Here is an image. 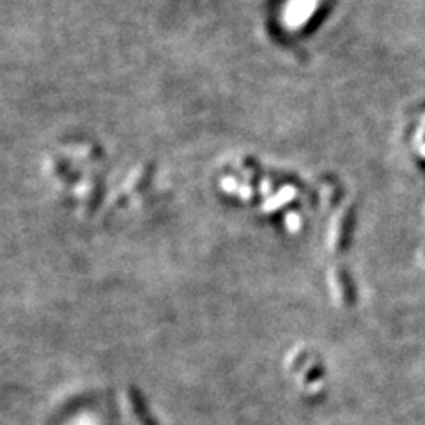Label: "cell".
<instances>
[{
    "mask_svg": "<svg viewBox=\"0 0 425 425\" xmlns=\"http://www.w3.org/2000/svg\"><path fill=\"white\" fill-rule=\"evenodd\" d=\"M126 403L130 404V410L133 413L135 420L138 421V425H158V420L151 414L146 399H144V396L138 392L137 388H128Z\"/></svg>",
    "mask_w": 425,
    "mask_h": 425,
    "instance_id": "cell-1",
    "label": "cell"
}]
</instances>
